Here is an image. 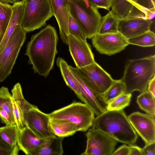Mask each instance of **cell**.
<instances>
[{"mask_svg":"<svg viewBox=\"0 0 155 155\" xmlns=\"http://www.w3.org/2000/svg\"><path fill=\"white\" fill-rule=\"evenodd\" d=\"M56 64L66 84L81 100V93L78 81L70 70L67 62L62 58L58 57L56 60Z\"/></svg>","mask_w":155,"mask_h":155,"instance_id":"cell-21","label":"cell"},{"mask_svg":"<svg viewBox=\"0 0 155 155\" xmlns=\"http://www.w3.org/2000/svg\"><path fill=\"white\" fill-rule=\"evenodd\" d=\"M26 32L20 25L10 37L0 53V82L11 74L20 49L26 38Z\"/></svg>","mask_w":155,"mask_h":155,"instance_id":"cell-7","label":"cell"},{"mask_svg":"<svg viewBox=\"0 0 155 155\" xmlns=\"http://www.w3.org/2000/svg\"><path fill=\"white\" fill-rule=\"evenodd\" d=\"M137 102L140 108L147 114L155 116V96L148 91L137 96Z\"/></svg>","mask_w":155,"mask_h":155,"instance_id":"cell-26","label":"cell"},{"mask_svg":"<svg viewBox=\"0 0 155 155\" xmlns=\"http://www.w3.org/2000/svg\"><path fill=\"white\" fill-rule=\"evenodd\" d=\"M50 124L53 133L58 137L64 138L72 136L78 131L75 124L67 120L50 118Z\"/></svg>","mask_w":155,"mask_h":155,"instance_id":"cell-22","label":"cell"},{"mask_svg":"<svg viewBox=\"0 0 155 155\" xmlns=\"http://www.w3.org/2000/svg\"><path fill=\"white\" fill-rule=\"evenodd\" d=\"M98 9L103 8L109 11L112 0H87Z\"/></svg>","mask_w":155,"mask_h":155,"instance_id":"cell-34","label":"cell"},{"mask_svg":"<svg viewBox=\"0 0 155 155\" xmlns=\"http://www.w3.org/2000/svg\"><path fill=\"white\" fill-rule=\"evenodd\" d=\"M87 130L86 148L81 155H112L118 142L99 130L91 127Z\"/></svg>","mask_w":155,"mask_h":155,"instance_id":"cell-9","label":"cell"},{"mask_svg":"<svg viewBox=\"0 0 155 155\" xmlns=\"http://www.w3.org/2000/svg\"><path fill=\"white\" fill-rule=\"evenodd\" d=\"M12 100L15 124L19 130L25 127V117L33 105L25 98L21 84H16L11 90Z\"/></svg>","mask_w":155,"mask_h":155,"instance_id":"cell-16","label":"cell"},{"mask_svg":"<svg viewBox=\"0 0 155 155\" xmlns=\"http://www.w3.org/2000/svg\"><path fill=\"white\" fill-rule=\"evenodd\" d=\"M142 155H155V142L145 144L142 148Z\"/></svg>","mask_w":155,"mask_h":155,"instance_id":"cell-36","label":"cell"},{"mask_svg":"<svg viewBox=\"0 0 155 155\" xmlns=\"http://www.w3.org/2000/svg\"><path fill=\"white\" fill-rule=\"evenodd\" d=\"M119 19L111 11L101 17L97 33L104 34L118 32V27Z\"/></svg>","mask_w":155,"mask_h":155,"instance_id":"cell-23","label":"cell"},{"mask_svg":"<svg viewBox=\"0 0 155 155\" xmlns=\"http://www.w3.org/2000/svg\"><path fill=\"white\" fill-rule=\"evenodd\" d=\"M69 68L77 79L81 93V100L86 104L97 116L107 110V104L102 100L101 95L93 92L87 85L79 75L77 68L69 65Z\"/></svg>","mask_w":155,"mask_h":155,"instance_id":"cell-14","label":"cell"},{"mask_svg":"<svg viewBox=\"0 0 155 155\" xmlns=\"http://www.w3.org/2000/svg\"><path fill=\"white\" fill-rule=\"evenodd\" d=\"M19 130L16 124L0 127V136L2 139L15 150L19 152L17 139Z\"/></svg>","mask_w":155,"mask_h":155,"instance_id":"cell-24","label":"cell"},{"mask_svg":"<svg viewBox=\"0 0 155 155\" xmlns=\"http://www.w3.org/2000/svg\"><path fill=\"white\" fill-rule=\"evenodd\" d=\"M155 76V56L128 60L120 80L124 84L125 93L135 91L140 93L147 90L150 80Z\"/></svg>","mask_w":155,"mask_h":155,"instance_id":"cell-3","label":"cell"},{"mask_svg":"<svg viewBox=\"0 0 155 155\" xmlns=\"http://www.w3.org/2000/svg\"><path fill=\"white\" fill-rule=\"evenodd\" d=\"M64 138L55 136L45 139L42 144L31 151L28 155H62L64 153Z\"/></svg>","mask_w":155,"mask_h":155,"instance_id":"cell-20","label":"cell"},{"mask_svg":"<svg viewBox=\"0 0 155 155\" xmlns=\"http://www.w3.org/2000/svg\"><path fill=\"white\" fill-rule=\"evenodd\" d=\"M0 107L8 113L13 122L15 124L13 112L12 94L9 92L8 88L4 86L0 88Z\"/></svg>","mask_w":155,"mask_h":155,"instance_id":"cell-30","label":"cell"},{"mask_svg":"<svg viewBox=\"0 0 155 155\" xmlns=\"http://www.w3.org/2000/svg\"><path fill=\"white\" fill-rule=\"evenodd\" d=\"M125 93V87L120 79L114 80L109 88L101 96L104 102L107 104L110 101Z\"/></svg>","mask_w":155,"mask_h":155,"instance_id":"cell-29","label":"cell"},{"mask_svg":"<svg viewBox=\"0 0 155 155\" xmlns=\"http://www.w3.org/2000/svg\"><path fill=\"white\" fill-rule=\"evenodd\" d=\"M152 3L155 6V0H150Z\"/></svg>","mask_w":155,"mask_h":155,"instance_id":"cell-42","label":"cell"},{"mask_svg":"<svg viewBox=\"0 0 155 155\" xmlns=\"http://www.w3.org/2000/svg\"><path fill=\"white\" fill-rule=\"evenodd\" d=\"M53 15L59 26L60 38L63 42L68 44L69 34L68 20L70 15L69 0H49Z\"/></svg>","mask_w":155,"mask_h":155,"instance_id":"cell-15","label":"cell"},{"mask_svg":"<svg viewBox=\"0 0 155 155\" xmlns=\"http://www.w3.org/2000/svg\"><path fill=\"white\" fill-rule=\"evenodd\" d=\"M68 28L69 34L79 39L87 41L86 35L70 15L68 20Z\"/></svg>","mask_w":155,"mask_h":155,"instance_id":"cell-32","label":"cell"},{"mask_svg":"<svg viewBox=\"0 0 155 155\" xmlns=\"http://www.w3.org/2000/svg\"><path fill=\"white\" fill-rule=\"evenodd\" d=\"M48 114L51 119L71 122L76 125L78 131L84 132L92 126L95 118L94 111L86 104L76 102Z\"/></svg>","mask_w":155,"mask_h":155,"instance_id":"cell-6","label":"cell"},{"mask_svg":"<svg viewBox=\"0 0 155 155\" xmlns=\"http://www.w3.org/2000/svg\"><path fill=\"white\" fill-rule=\"evenodd\" d=\"M16 151L6 142L0 136V155H17Z\"/></svg>","mask_w":155,"mask_h":155,"instance_id":"cell-33","label":"cell"},{"mask_svg":"<svg viewBox=\"0 0 155 155\" xmlns=\"http://www.w3.org/2000/svg\"><path fill=\"white\" fill-rule=\"evenodd\" d=\"M92 128L99 130L118 142L135 144L137 134L123 110H107L95 118Z\"/></svg>","mask_w":155,"mask_h":155,"instance_id":"cell-2","label":"cell"},{"mask_svg":"<svg viewBox=\"0 0 155 155\" xmlns=\"http://www.w3.org/2000/svg\"><path fill=\"white\" fill-rule=\"evenodd\" d=\"M147 91L155 96V76L149 81L148 84Z\"/></svg>","mask_w":155,"mask_h":155,"instance_id":"cell-39","label":"cell"},{"mask_svg":"<svg viewBox=\"0 0 155 155\" xmlns=\"http://www.w3.org/2000/svg\"><path fill=\"white\" fill-rule=\"evenodd\" d=\"M139 0H112L111 11L119 19L126 18L132 8V3Z\"/></svg>","mask_w":155,"mask_h":155,"instance_id":"cell-25","label":"cell"},{"mask_svg":"<svg viewBox=\"0 0 155 155\" xmlns=\"http://www.w3.org/2000/svg\"><path fill=\"white\" fill-rule=\"evenodd\" d=\"M132 94L123 93L109 102L107 106V110H123L130 104Z\"/></svg>","mask_w":155,"mask_h":155,"instance_id":"cell-31","label":"cell"},{"mask_svg":"<svg viewBox=\"0 0 155 155\" xmlns=\"http://www.w3.org/2000/svg\"><path fill=\"white\" fill-rule=\"evenodd\" d=\"M127 117L136 133L145 144L155 142V116L135 112Z\"/></svg>","mask_w":155,"mask_h":155,"instance_id":"cell-12","label":"cell"},{"mask_svg":"<svg viewBox=\"0 0 155 155\" xmlns=\"http://www.w3.org/2000/svg\"><path fill=\"white\" fill-rule=\"evenodd\" d=\"M12 12V5L0 2V44L10 21Z\"/></svg>","mask_w":155,"mask_h":155,"instance_id":"cell-27","label":"cell"},{"mask_svg":"<svg viewBox=\"0 0 155 155\" xmlns=\"http://www.w3.org/2000/svg\"><path fill=\"white\" fill-rule=\"evenodd\" d=\"M25 121V126L39 138L55 136L50 125L48 114L42 112L36 106L33 105L26 113Z\"/></svg>","mask_w":155,"mask_h":155,"instance_id":"cell-11","label":"cell"},{"mask_svg":"<svg viewBox=\"0 0 155 155\" xmlns=\"http://www.w3.org/2000/svg\"><path fill=\"white\" fill-rule=\"evenodd\" d=\"M129 44L142 47L154 46L155 44L154 33L150 30L136 36L127 39Z\"/></svg>","mask_w":155,"mask_h":155,"instance_id":"cell-28","label":"cell"},{"mask_svg":"<svg viewBox=\"0 0 155 155\" xmlns=\"http://www.w3.org/2000/svg\"><path fill=\"white\" fill-rule=\"evenodd\" d=\"M91 38L93 45L96 50L101 54L108 56L120 52L129 45L127 39L119 31L97 33Z\"/></svg>","mask_w":155,"mask_h":155,"instance_id":"cell-10","label":"cell"},{"mask_svg":"<svg viewBox=\"0 0 155 155\" xmlns=\"http://www.w3.org/2000/svg\"><path fill=\"white\" fill-rule=\"evenodd\" d=\"M153 20L124 18L119 21L118 31L127 39L142 34L150 29Z\"/></svg>","mask_w":155,"mask_h":155,"instance_id":"cell-17","label":"cell"},{"mask_svg":"<svg viewBox=\"0 0 155 155\" xmlns=\"http://www.w3.org/2000/svg\"><path fill=\"white\" fill-rule=\"evenodd\" d=\"M24 4L23 0L13 3L12 14L7 28L0 44V53L7 43L10 37L17 27L20 25L23 17Z\"/></svg>","mask_w":155,"mask_h":155,"instance_id":"cell-19","label":"cell"},{"mask_svg":"<svg viewBox=\"0 0 155 155\" xmlns=\"http://www.w3.org/2000/svg\"><path fill=\"white\" fill-rule=\"evenodd\" d=\"M129 146V155H142V148L135 144Z\"/></svg>","mask_w":155,"mask_h":155,"instance_id":"cell-38","label":"cell"},{"mask_svg":"<svg viewBox=\"0 0 155 155\" xmlns=\"http://www.w3.org/2000/svg\"><path fill=\"white\" fill-rule=\"evenodd\" d=\"M77 69L85 83L98 94H104L114 81L111 76L95 61L88 65Z\"/></svg>","mask_w":155,"mask_h":155,"instance_id":"cell-8","label":"cell"},{"mask_svg":"<svg viewBox=\"0 0 155 155\" xmlns=\"http://www.w3.org/2000/svg\"><path fill=\"white\" fill-rule=\"evenodd\" d=\"M10 0H0V2L4 3H10Z\"/></svg>","mask_w":155,"mask_h":155,"instance_id":"cell-40","label":"cell"},{"mask_svg":"<svg viewBox=\"0 0 155 155\" xmlns=\"http://www.w3.org/2000/svg\"><path fill=\"white\" fill-rule=\"evenodd\" d=\"M58 37L55 28L48 25L31 36L27 46L25 55L35 73L46 77L52 69L58 53Z\"/></svg>","mask_w":155,"mask_h":155,"instance_id":"cell-1","label":"cell"},{"mask_svg":"<svg viewBox=\"0 0 155 155\" xmlns=\"http://www.w3.org/2000/svg\"><path fill=\"white\" fill-rule=\"evenodd\" d=\"M18 0H10V3H14L15 2H17Z\"/></svg>","mask_w":155,"mask_h":155,"instance_id":"cell-41","label":"cell"},{"mask_svg":"<svg viewBox=\"0 0 155 155\" xmlns=\"http://www.w3.org/2000/svg\"><path fill=\"white\" fill-rule=\"evenodd\" d=\"M69 50L78 68L93 63L94 55L87 41L79 39L69 34L68 35Z\"/></svg>","mask_w":155,"mask_h":155,"instance_id":"cell-13","label":"cell"},{"mask_svg":"<svg viewBox=\"0 0 155 155\" xmlns=\"http://www.w3.org/2000/svg\"><path fill=\"white\" fill-rule=\"evenodd\" d=\"M70 14L87 38H91L98 31L101 18L98 9L87 0H69Z\"/></svg>","mask_w":155,"mask_h":155,"instance_id":"cell-4","label":"cell"},{"mask_svg":"<svg viewBox=\"0 0 155 155\" xmlns=\"http://www.w3.org/2000/svg\"><path fill=\"white\" fill-rule=\"evenodd\" d=\"M22 0L24 11L20 26L27 33L44 26L53 16L49 0Z\"/></svg>","mask_w":155,"mask_h":155,"instance_id":"cell-5","label":"cell"},{"mask_svg":"<svg viewBox=\"0 0 155 155\" xmlns=\"http://www.w3.org/2000/svg\"><path fill=\"white\" fill-rule=\"evenodd\" d=\"M44 140L38 137L25 126L19 131L17 145L20 150L28 155L31 151L40 146Z\"/></svg>","mask_w":155,"mask_h":155,"instance_id":"cell-18","label":"cell"},{"mask_svg":"<svg viewBox=\"0 0 155 155\" xmlns=\"http://www.w3.org/2000/svg\"><path fill=\"white\" fill-rule=\"evenodd\" d=\"M0 118L5 125L9 126L15 124L13 122L8 113L0 107Z\"/></svg>","mask_w":155,"mask_h":155,"instance_id":"cell-35","label":"cell"},{"mask_svg":"<svg viewBox=\"0 0 155 155\" xmlns=\"http://www.w3.org/2000/svg\"><path fill=\"white\" fill-rule=\"evenodd\" d=\"M129 146L123 145L114 151L112 155H129Z\"/></svg>","mask_w":155,"mask_h":155,"instance_id":"cell-37","label":"cell"}]
</instances>
